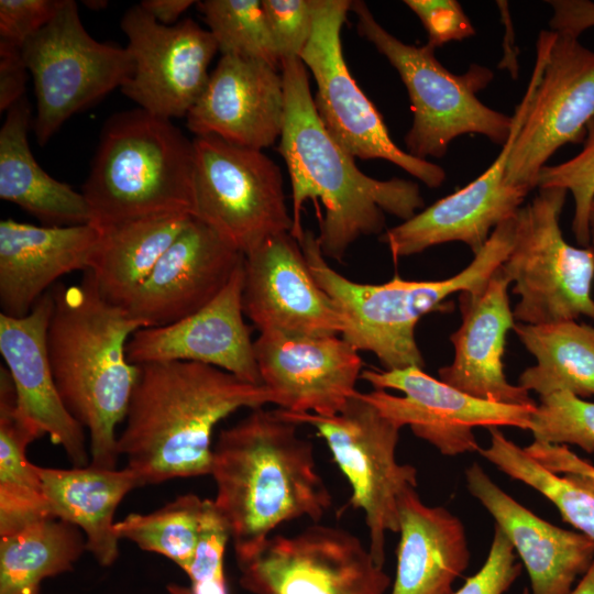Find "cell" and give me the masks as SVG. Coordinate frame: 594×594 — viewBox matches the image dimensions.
<instances>
[{
  "label": "cell",
  "instance_id": "1",
  "mask_svg": "<svg viewBox=\"0 0 594 594\" xmlns=\"http://www.w3.org/2000/svg\"><path fill=\"white\" fill-rule=\"evenodd\" d=\"M279 409L263 407L220 431L210 475L217 509L228 525L238 564L255 556L279 525L329 510L332 496L312 443Z\"/></svg>",
  "mask_w": 594,
  "mask_h": 594
},
{
  "label": "cell",
  "instance_id": "2",
  "mask_svg": "<svg viewBox=\"0 0 594 594\" xmlns=\"http://www.w3.org/2000/svg\"><path fill=\"white\" fill-rule=\"evenodd\" d=\"M285 121L277 151L284 158L292 185V235L299 242L302 205L319 199L324 217L317 240L324 257L341 262L360 238L381 234L385 213L404 221L425 208L416 182L380 180L362 173L354 157L328 133L310 91L307 67L300 58L282 62Z\"/></svg>",
  "mask_w": 594,
  "mask_h": 594
},
{
  "label": "cell",
  "instance_id": "3",
  "mask_svg": "<svg viewBox=\"0 0 594 594\" xmlns=\"http://www.w3.org/2000/svg\"><path fill=\"white\" fill-rule=\"evenodd\" d=\"M266 404H276V397L265 385L212 365L141 364L118 453L140 486L210 474L216 426L241 408Z\"/></svg>",
  "mask_w": 594,
  "mask_h": 594
},
{
  "label": "cell",
  "instance_id": "4",
  "mask_svg": "<svg viewBox=\"0 0 594 594\" xmlns=\"http://www.w3.org/2000/svg\"><path fill=\"white\" fill-rule=\"evenodd\" d=\"M54 310L46 334L58 394L89 433L90 465L117 469V426L124 421L139 377L127 344L142 324L103 298L86 271L77 285H54Z\"/></svg>",
  "mask_w": 594,
  "mask_h": 594
},
{
  "label": "cell",
  "instance_id": "5",
  "mask_svg": "<svg viewBox=\"0 0 594 594\" xmlns=\"http://www.w3.org/2000/svg\"><path fill=\"white\" fill-rule=\"evenodd\" d=\"M515 229L516 217L501 223L466 267L441 280L395 276L380 285L356 283L327 263L311 231L305 230L299 244L314 278L343 317L341 337L358 351L375 354L385 370L424 369L415 337L418 321L451 295L484 287L510 252Z\"/></svg>",
  "mask_w": 594,
  "mask_h": 594
},
{
  "label": "cell",
  "instance_id": "6",
  "mask_svg": "<svg viewBox=\"0 0 594 594\" xmlns=\"http://www.w3.org/2000/svg\"><path fill=\"white\" fill-rule=\"evenodd\" d=\"M195 151L172 120L141 108L108 119L81 193L95 223L194 216Z\"/></svg>",
  "mask_w": 594,
  "mask_h": 594
},
{
  "label": "cell",
  "instance_id": "7",
  "mask_svg": "<svg viewBox=\"0 0 594 594\" xmlns=\"http://www.w3.org/2000/svg\"><path fill=\"white\" fill-rule=\"evenodd\" d=\"M351 11L359 34L387 58L408 91L413 123L405 143L410 155L440 158L463 134H481L502 146L506 143L513 118L477 98L494 77L490 68L473 64L465 73L453 74L427 44H406L385 30L364 1H352Z\"/></svg>",
  "mask_w": 594,
  "mask_h": 594
},
{
  "label": "cell",
  "instance_id": "8",
  "mask_svg": "<svg viewBox=\"0 0 594 594\" xmlns=\"http://www.w3.org/2000/svg\"><path fill=\"white\" fill-rule=\"evenodd\" d=\"M566 194L538 188L516 215L513 246L501 270L519 297L513 314L521 323L594 320V249L564 240L560 217Z\"/></svg>",
  "mask_w": 594,
  "mask_h": 594
},
{
  "label": "cell",
  "instance_id": "9",
  "mask_svg": "<svg viewBox=\"0 0 594 594\" xmlns=\"http://www.w3.org/2000/svg\"><path fill=\"white\" fill-rule=\"evenodd\" d=\"M297 425L314 427L324 439L334 462L349 481V505L361 509L369 530V549L383 566L387 532L399 531V497L417 487V470L396 459L400 428L383 416L358 391L339 414L330 417L290 413Z\"/></svg>",
  "mask_w": 594,
  "mask_h": 594
},
{
  "label": "cell",
  "instance_id": "10",
  "mask_svg": "<svg viewBox=\"0 0 594 594\" xmlns=\"http://www.w3.org/2000/svg\"><path fill=\"white\" fill-rule=\"evenodd\" d=\"M193 143L195 218L243 255L292 231L283 175L271 157L216 135L196 136Z\"/></svg>",
  "mask_w": 594,
  "mask_h": 594
},
{
  "label": "cell",
  "instance_id": "11",
  "mask_svg": "<svg viewBox=\"0 0 594 594\" xmlns=\"http://www.w3.org/2000/svg\"><path fill=\"white\" fill-rule=\"evenodd\" d=\"M350 0H314L312 30L300 59L312 74L317 114L332 139L352 157L382 158L430 188L446 179L444 169L399 148L376 107L353 79L342 51L341 30Z\"/></svg>",
  "mask_w": 594,
  "mask_h": 594
},
{
  "label": "cell",
  "instance_id": "12",
  "mask_svg": "<svg viewBox=\"0 0 594 594\" xmlns=\"http://www.w3.org/2000/svg\"><path fill=\"white\" fill-rule=\"evenodd\" d=\"M32 75L36 114L34 132L44 145L73 114L123 85L133 64L127 47L89 35L73 0L22 46Z\"/></svg>",
  "mask_w": 594,
  "mask_h": 594
},
{
  "label": "cell",
  "instance_id": "13",
  "mask_svg": "<svg viewBox=\"0 0 594 594\" xmlns=\"http://www.w3.org/2000/svg\"><path fill=\"white\" fill-rule=\"evenodd\" d=\"M551 46L546 38L537 42L536 63L527 90L512 116L510 134L493 164L465 187L382 234L381 240L395 261L449 242H462L475 255L501 223L516 217L529 191L505 182L508 157Z\"/></svg>",
  "mask_w": 594,
  "mask_h": 594
},
{
  "label": "cell",
  "instance_id": "14",
  "mask_svg": "<svg viewBox=\"0 0 594 594\" xmlns=\"http://www.w3.org/2000/svg\"><path fill=\"white\" fill-rule=\"evenodd\" d=\"M361 378L374 389L360 395L399 428L441 454L455 457L479 451L475 427L510 426L529 430L536 406L507 405L471 396L411 366L403 370H364Z\"/></svg>",
  "mask_w": 594,
  "mask_h": 594
},
{
  "label": "cell",
  "instance_id": "15",
  "mask_svg": "<svg viewBox=\"0 0 594 594\" xmlns=\"http://www.w3.org/2000/svg\"><path fill=\"white\" fill-rule=\"evenodd\" d=\"M239 566L254 594H385L391 584L360 538L326 525L271 537Z\"/></svg>",
  "mask_w": 594,
  "mask_h": 594
},
{
  "label": "cell",
  "instance_id": "16",
  "mask_svg": "<svg viewBox=\"0 0 594 594\" xmlns=\"http://www.w3.org/2000/svg\"><path fill=\"white\" fill-rule=\"evenodd\" d=\"M593 117L594 51L579 37L557 33L513 144L505 182L529 193L537 188L548 160L561 146L584 141Z\"/></svg>",
  "mask_w": 594,
  "mask_h": 594
},
{
  "label": "cell",
  "instance_id": "17",
  "mask_svg": "<svg viewBox=\"0 0 594 594\" xmlns=\"http://www.w3.org/2000/svg\"><path fill=\"white\" fill-rule=\"evenodd\" d=\"M120 25L133 64L121 91L157 117H186L201 96L219 51L213 35L193 19L163 25L139 4L124 13Z\"/></svg>",
  "mask_w": 594,
  "mask_h": 594
},
{
  "label": "cell",
  "instance_id": "18",
  "mask_svg": "<svg viewBox=\"0 0 594 594\" xmlns=\"http://www.w3.org/2000/svg\"><path fill=\"white\" fill-rule=\"evenodd\" d=\"M254 354L262 384L280 409L330 417L358 392L363 361L338 334L260 332Z\"/></svg>",
  "mask_w": 594,
  "mask_h": 594
},
{
  "label": "cell",
  "instance_id": "19",
  "mask_svg": "<svg viewBox=\"0 0 594 594\" xmlns=\"http://www.w3.org/2000/svg\"><path fill=\"white\" fill-rule=\"evenodd\" d=\"M243 312L260 330L342 334L343 317L314 278L290 232L267 238L244 255Z\"/></svg>",
  "mask_w": 594,
  "mask_h": 594
},
{
  "label": "cell",
  "instance_id": "20",
  "mask_svg": "<svg viewBox=\"0 0 594 594\" xmlns=\"http://www.w3.org/2000/svg\"><path fill=\"white\" fill-rule=\"evenodd\" d=\"M244 255L193 217L123 307L142 328L182 320L213 300Z\"/></svg>",
  "mask_w": 594,
  "mask_h": 594
},
{
  "label": "cell",
  "instance_id": "21",
  "mask_svg": "<svg viewBox=\"0 0 594 594\" xmlns=\"http://www.w3.org/2000/svg\"><path fill=\"white\" fill-rule=\"evenodd\" d=\"M243 285L244 262L220 294L197 312L167 326L136 330L127 344L129 362H197L262 384L254 341L243 319Z\"/></svg>",
  "mask_w": 594,
  "mask_h": 594
},
{
  "label": "cell",
  "instance_id": "22",
  "mask_svg": "<svg viewBox=\"0 0 594 594\" xmlns=\"http://www.w3.org/2000/svg\"><path fill=\"white\" fill-rule=\"evenodd\" d=\"M285 94L282 73L267 63L221 55L186 116L196 136L216 135L263 151L282 135Z\"/></svg>",
  "mask_w": 594,
  "mask_h": 594
},
{
  "label": "cell",
  "instance_id": "23",
  "mask_svg": "<svg viewBox=\"0 0 594 594\" xmlns=\"http://www.w3.org/2000/svg\"><path fill=\"white\" fill-rule=\"evenodd\" d=\"M501 267L475 292L459 294L462 321L450 336L454 355L438 370L439 380L471 396L507 405L536 406L529 392L504 372L506 336L516 324Z\"/></svg>",
  "mask_w": 594,
  "mask_h": 594
},
{
  "label": "cell",
  "instance_id": "24",
  "mask_svg": "<svg viewBox=\"0 0 594 594\" xmlns=\"http://www.w3.org/2000/svg\"><path fill=\"white\" fill-rule=\"evenodd\" d=\"M53 310L54 298L48 290L24 317L0 314V353L21 414L61 446L74 466H87L90 453L84 428L66 409L48 358L46 334Z\"/></svg>",
  "mask_w": 594,
  "mask_h": 594
},
{
  "label": "cell",
  "instance_id": "25",
  "mask_svg": "<svg viewBox=\"0 0 594 594\" xmlns=\"http://www.w3.org/2000/svg\"><path fill=\"white\" fill-rule=\"evenodd\" d=\"M470 494L490 513L525 565L532 594H570L594 560V541L552 525L501 488L477 463L465 470Z\"/></svg>",
  "mask_w": 594,
  "mask_h": 594
},
{
  "label": "cell",
  "instance_id": "26",
  "mask_svg": "<svg viewBox=\"0 0 594 594\" xmlns=\"http://www.w3.org/2000/svg\"><path fill=\"white\" fill-rule=\"evenodd\" d=\"M99 239L94 222L34 226L0 221V305L10 317H24L63 275L88 271Z\"/></svg>",
  "mask_w": 594,
  "mask_h": 594
},
{
  "label": "cell",
  "instance_id": "27",
  "mask_svg": "<svg viewBox=\"0 0 594 594\" xmlns=\"http://www.w3.org/2000/svg\"><path fill=\"white\" fill-rule=\"evenodd\" d=\"M399 543L391 594H452L470 562L462 521L444 507L428 506L416 488L399 497Z\"/></svg>",
  "mask_w": 594,
  "mask_h": 594
},
{
  "label": "cell",
  "instance_id": "28",
  "mask_svg": "<svg viewBox=\"0 0 594 594\" xmlns=\"http://www.w3.org/2000/svg\"><path fill=\"white\" fill-rule=\"evenodd\" d=\"M37 470L51 516L84 531L86 549L101 565H111L119 554L116 509L130 491L140 486L133 471L90 464L73 469L37 465Z\"/></svg>",
  "mask_w": 594,
  "mask_h": 594
},
{
  "label": "cell",
  "instance_id": "29",
  "mask_svg": "<svg viewBox=\"0 0 594 594\" xmlns=\"http://www.w3.org/2000/svg\"><path fill=\"white\" fill-rule=\"evenodd\" d=\"M30 124L31 106L24 96L6 112L0 130V198L47 226L92 222L82 193L53 178L34 158L28 141Z\"/></svg>",
  "mask_w": 594,
  "mask_h": 594
},
{
  "label": "cell",
  "instance_id": "30",
  "mask_svg": "<svg viewBox=\"0 0 594 594\" xmlns=\"http://www.w3.org/2000/svg\"><path fill=\"white\" fill-rule=\"evenodd\" d=\"M193 217L166 213L94 222L99 239L88 271L101 296L124 307Z\"/></svg>",
  "mask_w": 594,
  "mask_h": 594
},
{
  "label": "cell",
  "instance_id": "31",
  "mask_svg": "<svg viewBox=\"0 0 594 594\" xmlns=\"http://www.w3.org/2000/svg\"><path fill=\"white\" fill-rule=\"evenodd\" d=\"M44 435L20 411L12 377L0 367V536L53 518L28 446Z\"/></svg>",
  "mask_w": 594,
  "mask_h": 594
},
{
  "label": "cell",
  "instance_id": "32",
  "mask_svg": "<svg viewBox=\"0 0 594 594\" xmlns=\"http://www.w3.org/2000/svg\"><path fill=\"white\" fill-rule=\"evenodd\" d=\"M514 331L536 359L520 374L519 386L540 397L562 391L582 398L594 395V326L576 320L518 322Z\"/></svg>",
  "mask_w": 594,
  "mask_h": 594
},
{
  "label": "cell",
  "instance_id": "33",
  "mask_svg": "<svg viewBox=\"0 0 594 594\" xmlns=\"http://www.w3.org/2000/svg\"><path fill=\"white\" fill-rule=\"evenodd\" d=\"M85 550L80 529L58 518L0 536V594H38L45 578L72 570Z\"/></svg>",
  "mask_w": 594,
  "mask_h": 594
},
{
  "label": "cell",
  "instance_id": "34",
  "mask_svg": "<svg viewBox=\"0 0 594 594\" xmlns=\"http://www.w3.org/2000/svg\"><path fill=\"white\" fill-rule=\"evenodd\" d=\"M487 430L490 444L479 449L481 455L507 476L547 497L564 521L594 541V477L553 473L508 439L499 427Z\"/></svg>",
  "mask_w": 594,
  "mask_h": 594
},
{
  "label": "cell",
  "instance_id": "35",
  "mask_svg": "<svg viewBox=\"0 0 594 594\" xmlns=\"http://www.w3.org/2000/svg\"><path fill=\"white\" fill-rule=\"evenodd\" d=\"M202 509L204 499L186 494L150 514L128 515L114 524V531L119 539L162 554L186 572L195 556Z\"/></svg>",
  "mask_w": 594,
  "mask_h": 594
},
{
  "label": "cell",
  "instance_id": "36",
  "mask_svg": "<svg viewBox=\"0 0 594 594\" xmlns=\"http://www.w3.org/2000/svg\"><path fill=\"white\" fill-rule=\"evenodd\" d=\"M196 6L221 55L261 61L280 70L262 0H205Z\"/></svg>",
  "mask_w": 594,
  "mask_h": 594
},
{
  "label": "cell",
  "instance_id": "37",
  "mask_svg": "<svg viewBox=\"0 0 594 594\" xmlns=\"http://www.w3.org/2000/svg\"><path fill=\"white\" fill-rule=\"evenodd\" d=\"M536 441L551 444H575L594 452V403L570 392L540 397L531 415L529 429Z\"/></svg>",
  "mask_w": 594,
  "mask_h": 594
},
{
  "label": "cell",
  "instance_id": "38",
  "mask_svg": "<svg viewBox=\"0 0 594 594\" xmlns=\"http://www.w3.org/2000/svg\"><path fill=\"white\" fill-rule=\"evenodd\" d=\"M558 187L574 199L572 231L582 248L591 246L588 212L594 201V117L586 127L582 150L572 158L546 165L538 176L537 188Z\"/></svg>",
  "mask_w": 594,
  "mask_h": 594
},
{
  "label": "cell",
  "instance_id": "39",
  "mask_svg": "<svg viewBox=\"0 0 594 594\" xmlns=\"http://www.w3.org/2000/svg\"><path fill=\"white\" fill-rule=\"evenodd\" d=\"M230 532L213 499H204L199 538L186 573L190 586L172 585L170 594H228L223 557Z\"/></svg>",
  "mask_w": 594,
  "mask_h": 594
},
{
  "label": "cell",
  "instance_id": "40",
  "mask_svg": "<svg viewBox=\"0 0 594 594\" xmlns=\"http://www.w3.org/2000/svg\"><path fill=\"white\" fill-rule=\"evenodd\" d=\"M262 6L280 62L300 58L312 30L314 0H262Z\"/></svg>",
  "mask_w": 594,
  "mask_h": 594
},
{
  "label": "cell",
  "instance_id": "41",
  "mask_svg": "<svg viewBox=\"0 0 594 594\" xmlns=\"http://www.w3.org/2000/svg\"><path fill=\"white\" fill-rule=\"evenodd\" d=\"M515 553L507 537L495 526L484 564L452 594H504L521 573L522 565L517 562Z\"/></svg>",
  "mask_w": 594,
  "mask_h": 594
},
{
  "label": "cell",
  "instance_id": "42",
  "mask_svg": "<svg viewBox=\"0 0 594 594\" xmlns=\"http://www.w3.org/2000/svg\"><path fill=\"white\" fill-rule=\"evenodd\" d=\"M404 3L419 18L428 34L427 45L433 50L475 34L470 19L455 0H405Z\"/></svg>",
  "mask_w": 594,
  "mask_h": 594
},
{
  "label": "cell",
  "instance_id": "43",
  "mask_svg": "<svg viewBox=\"0 0 594 594\" xmlns=\"http://www.w3.org/2000/svg\"><path fill=\"white\" fill-rule=\"evenodd\" d=\"M64 0H1L0 40L22 48L58 12Z\"/></svg>",
  "mask_w": 594,
  "mask_h": 594
},
{
  "label": "cell",
  "instance_id": "44",
  "mask_svg": "<svg viewBox=\"0 0 594 594\" xmlns=\"http://www.w3.org/2000/svg\"><path fill=\"white\" fill-rule=\"evenodd\" d=\"M28 68L22 48L0 40V111L7 112L25 96Z\"/></svg>",
  "mask_w": 594,
  "mask_h": 594
},
{
  "label": "cell",
  "instance_id": "45",
  "mask_svg": "<svg viewBox=\"0 0 594 594\" xmlns=\"http://www.w3.org/2000/svg\"><path fill=\"white\" fill-rule=\"evenodd\" d=\"M525 451L547 470L557 474H583L594 477V464L581 459L564 444L534 440Z\"/></svg>",
  "mask_w": 594,
  "mask_h": 594
},
{
  "label": "cell",
  "instance_id": "46",
  "mask_svg": "<svg viewBox=\"0 0 594 594\" xmlns=\"http://www.w3.org/2000/svg\"><path fill=\"white\" fill-rule=\"evenodd\" d=\"M552 9V31L579 37L594 26V2L591 0H548Z\"/></svg>",
  "mask_w": 594,
  "mask_h": 594
},
{
  "label": "cell",
  "instance_id": "47",
  "mask_svg": "<svg viewBox=\"0 0 594 594\" xmlns=\"http://www.w3.org/2000/svg\"><path fill=\"white\" fill-rule=\"evenodd\" d=\"M197 1L191 0H143L139 6L158 23L172 26L179 16Z\"/></svg>",
  "mask_w": 594,
  "mask_h": 594
},
{
  "label": "cell",
  "instance_id": "48",
  "mask_svg": "<svg viewBox=\"0 0 594 594\" xmlns=\"http://www.w3.org/2000/svg\"><path fill=\"white\" fill-rule=\"evenodd\" d=\"M570 594H594V560Z\"/></svg>",
  "mask_w": 594,
  "mask_h": 594
},
{
  "label": "cell",
  "instance_id": "49",
  "mask_svg": "<svg viewBox=\"0 0 594 594\" xmlns=\"http://www.w3.org/2000/svg\"><path fill=\"white\" fill-rule=\"evenodd\" d=\"M588 232H590V243L594 249V201L591 205L588 212Z\"/></svg>",
  "mask_w": 594,
  "mask_h": 594
},
{
  "label": "cell",
  "instance_id": "50",
  "mask_svg": "<svg viewBox=\"0 0 594 594\" xmlns=\"http://www.w3.org/2000/svg\"><path fill=\"white\" fill-rule=\"evenodd\" d=\"M87 7L91 9H101L107 6V1H85L84 2Z\"/></svg>",
  "mask_w": 594,
  "mask_h": 594
}]
</instances>
